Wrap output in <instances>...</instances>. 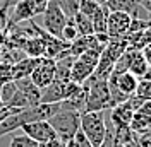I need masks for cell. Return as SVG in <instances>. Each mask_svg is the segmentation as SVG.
I'll list each match as a JSON object with an SVG mask.
<instances>
[{
  "label": "cell",
  "mask_w": 151,
  "mask_h": 147,
  "mask_svg": "<svg viewBox=\"0 0 151 147\" xmlns=\"http://www.w3.org/2000/svg\"><path fill=\"white\" fill-rule=\"evenodd\" d=\"M65 82L53 79L47 87L41 89L40 103H60V101H64V98H65Z\"/></svg>",
  "instance_id": "cell-9"
},
{
  "label": "cell",
  "mask_w": 151,
  "mask_h": 147,
  "mask_svg": "<svg viewBox=\"0 0 151 147\" xmlns=\"http://www.w3.org/2000/svg\"><path fill=\"white\" fill-rule=\"evenodd\" d=\"M9 81H14L12 79V65L5 64V62H0V82H9Z\"/></svg>",
  "instance_id": "cell-24"
},
{
  "label": "cell",
  "mask_w": 151,
  "mask_h": 147,
  "mask_svg": "<svg viewBox=\"0 0 151 147\" xmlns=\"http://www.w3.org/2000/svg\"><path fill=\"white\" fill-rule=\"evenodd\" d=\"M29 79L40 89L47 87L48 84L55 79V60L47 58V56H40V62H38L36 69L31 72Z\"/></svg>",
  "instance_id": "cell-5"
},
{
  "label": "cell",
  "mask_w": 151,
  "mask_h": 147,
  "mask_svg": "<svg viewBox=\"0 0 151 147\" xmlns=\"http://www.w3.org/2000/svg\"><path fill=\"white\" fill-rule=\"evenodd\" d=\"M132 17L125 12L108 10L106 16V34L110 38H124L129 33Z\"/></svg>",
  "instance_id": "cell-6"
},
{
  "label": "cell",
  "mask_w": 151,
  "mask_h": 147,
  "mask_svg": "<svg viewBox=\"0 0 151 147\" xmlns=\"http://www.w3.org/2000/svg\"><path fill=\"white\" fill-rule=\"evenodd\" d=\"M40 58H35V56H24L22 60H19L17 64L12 65V79L17 81V79H24V77H29L31 72L36 69Z\"/></svg>",
  "instance_id": "cell-13"
},
{
  "label": "cell",
  "mask_w": 151,
  "mask_h": 147,
  "mask_svg": "<svg viewBox=\"0 0 151 147\" xmlns=\"http://www.w3.org/2000/svg\"><path fill=\"white\" fill-rule=\"evenodd\" d=\"M41 16H43V29L52 36H57V38L60 36V33H62V29H64V26L67 22V17L64 16L62 9L58 7L57 0H50L48 2L47 9H45V12Z\"/></svg>",
  "instance_id": "cell-4"
},
{
  "label": "cell",
  "mask_w": 151,
  "mask_h": 147,
  "mask_svg": "<svg viewBox=\"0 0 151 147\" xmlns=\"http://www.w3.org/2000/svg\"><path fill=\"white\" fill-rule=\"evenodd\" d=\"M150 2H151V0H150Z\"/></svg>",
  "instance_id": "cell-33"
},
{
  "label": "cell",
  "mask_w": 151,
  "mask_h": 147,
  "mask_svg": "<svg viewBox=\"0 0 151 147\" xmlns=\"http://www.w3.org/2000/svg\"><path fill=\"white\" fill-rule=\"evenodd\" d=\"M9 147H38V142L29 138L26 133H21V135H16V137L10 138Z\"/></svg>",
  "instance_id": "cell-22"
},
{
  "label": "cell",
  "mask_w": 151,
  "mask_h": 147,
  "mask_svg": "<svg viewBox=\"0 0 151 147\" xmlns=\"http://www.w3.org/2000/svg\"><path fill=\"white\" fill-rule=\"evenodd\" d=\"M79 130L86 135L93 147H100L106 133V118L105 111H84L81 113Z\"/></svg>",
  "instance_id": "cell-3"
},
{
  "label": "cell",
  "mask_w": 151,
  "mask_h": 147,
  "mask_svg": "<svg viewBox=\"0 0 151 147\" xmlns=\"http://www.w3.org/2000/svg\"><path fill=\"white\" fill-rule=\"evenodd\" d=\"M57 4L67 19H72L79 12V0H57Z\"/></svg>",
  "instance_id": "cell-18"
},
{
  "label": "cell",
  "mask_w": 151,
  "mask_h": 147,
  "mask_svg": "<svg viewBox=\"0 0 151 147\" xmlns=\"http://www.w3.org/2000/svg\"><path fill=\"white\" fill-rule=\"evenodd\" d=\"M151 70L148 72V75L146 77H142V79H139L137 81V86H136V91H134V94L132 96H136L139 101H150L151 99Z\"/></svg>",
  "instance_id": "cell-16"
},
{
  "label": "cell",
  "mask_w": 151,
  "mask_h": 147,
  "mask_svg": "<svg viewBox=\"0 0 151 147\" xmlns=\"http://www.w3.org/2000/svg\"><path fill=\"white\" fill-rule=\"evenodd\" d=\"M106 16H108V9L101 4V5L98 7V10L91 16L93 34H98V33H106Z\"/></svg>",
  "instance_id": "cell-15"
},
{
  "label": "cell",
  "mask_w": 151,
  "mask_h": 147,
  "mask_svg": "<svg viewBox=\"0 0 151 147\" xmlns=\"http://www.w3.org/2000/svg\"><path fill=\"white\" fill-rule=\"evenodd\" d=\"M100 147H124L120 142H117V138L113 137L112 128L108 127V123H106V133H105V138H103V142H101Z\"/></svg>",
  "instance_id": "cell-23"
},
{
  "label": "cell",
  "mask_w": 151,
  "mask_h": 147,
  "mask_svg": "<svg viewBox=\"0 0 151 147\" xmlns=\"http://www.w3.org/2000/svg\"><path fill=\"white\" fill-rule=\"evenodd\" d=\"M150 65H148V62L144 60V56H142L141 51H136V55H134V58H132L131 62V67H129V70L127 72L134 74L137 79H142V77H146L148 75V72H150Z\"/></svg>",
  "instance_id": "cell-14"
},
{
  "label": "cell",
  "mask_w": 151,
  "mask_h": 147,
  "mask_svg": "<svg viewBox=\"0 0 151 147\" xmlns=\"http://www.w3.org/2000/svg\"><path fill=\"white\" fill-rule=\"evenodd\" d=\"M22 133H26L29 138H33L38 144H43L50 138L57 137L55 130L52 128V125L48 123L47 120H41V121H31V123H24L22 127Z\"/></svg>",
  "instance_id": "cell-7"
},
{
  "label": "cell",
  "mask_w": 151,
  "mask_h": 147,
  "mask_svg": "<svg viewBox=\"0 0 151 147\" xmlns=\"http://www.w3.org/2000/svg\"><path fill=\"white\" fill-rule=\"evenodd\" d=\"M141 53L142 56H144V60L148 62V65H150V69H151V43H148V45L144 46L141 50Z\"/></svg>",
  "instance_id": "cell-28"
},
{
  "label": "cell",
  "mask_w": 151,
  "mask_h": 147,
  "mask_svg": "<svg viewBox=\"0 0 151 147\" xmlns=\"http://www.w3.org/2000/svg\"><path fill=\"white\" fill-rule=\"evenodd\" d=\"M150 147H151V146H150Z\"/></svg>",
  "instance_id": "cell-34"
},
{
  "label": "cell",
  "mask_w": 151,
  "mask_h": 147,
  "mask_svg": "<svg viewBox=\"0 0 151 147\" xmlns=\"http://www.w3.org/2000/svg\"><path fill=\"white\" fill-rule=\"evenodd\" d=\"M72 22H74L76 29L79 33V36H89L93 34V24H91V19L83 16L81 12H77L74 17H72Z\"/></svg>",
  "instance_id": "cell-17"
},
{
  "label": "cell",
  "mask_w": 151,
  "mask_h": 147,
  "mask_svg": "<svg viewBox=\"0 0 151 147\" xmlns=\"http://www.w3.org/2000/svg\"><path fill=\"white\" fill-rule=\"evenodd\" d=\"M77 36H79V33H77V29H76L72 19H67L65 26H64V29H62V33H60V36H58V38H60L62 41H65V43L70 45Z\"/></svg>",
  "instance_id": "cell-20"
},
{
  "label": "cell",
  "mask_w": 151,
  "mask_h": 147,
  "mask_svg": "<svg viewBox=\"0 0 151 147\" xmlns=\"http://www.w3.org/2000/svg\"><path fill=\"white\" fill-rule=\"evenodd\" d=\"M16 86H17L19 91L26 96L29 106H36L38 103H40V98H41V89H40V87H36L29 77L17 79V81H16Z\"/></svg>",
  "instance_id": "cell-12"
},
{
  "label": "cell",
  "mask_w": 151,
  "mask_h": 147,
  "mask_svg": "<svg viewBox=\"0 0 151 147\" xmlns=\"http://www.w3.org/2000/svg\"><path fill=\"white\" fill-rule=\"evenodd\" d=\"M96 2H98V4H105V2H106V0H96Z\"/></svg>",
  "instance_id": "cell-30"
},
{
  "label": "cell",
  "mask_w": 151,
  "mask_h": 147,
  "mask_svg": "<svg viewBox=\"0 0 151 147\" xmlns=\"http://www.w3.org/2000/svg\"><path fill=\"white\" fill-rule=\"evenodd\" d=\"M28 2H29V5H31V9H33V14L35 16H41L45 12L50 0H28Z\"/></svg>",
  "instance_id": "cell-25"
},
{
  "label": "cell",
  "mask_w": 151,
  "mask_h": 147,
  "mask_svg": "<svg viewBox=\"0 0 151 147\" xmlns=\"http://www.w3.org/2000/svg\"><path fill=\"white\" fill-rule=\"evenodd\" d=\"M19 2H22V0H2V4H0V9L10 12V10H12V7H14L16 4H19Z\"/></svg>",
  "instance_id": "cell-27"
},
{
  "label": "cell",
  "mask_w": 151,
  "mask_h": 147,
  "mask_svg": "<svg viewBox=\"0 0 151 147\" xmlns=\"http://www.w3.org/2000/svg\"><path fill=\"white\" fill-rule=\"evenodd\" d=\"M83 87H84L86 92L84 111H108L113 108L112 98H110V89H108V81L94 79L91 75L83 84Z\"/></svg>",
  "instance_id": "cell-1"
},
{
  "label": "cell",
  "mask_w": 151,
  "mask_h": 147,
  "mask_svg": "<svg viewBox=\"0 0 151 147\" xmlns=\"http://www.w3.org/2000/svg\"><path fill=\"white\" fill-rule=\"evenodd\" d=\"M150 79H151V75H150Z\"/></svg>",
  "instance_id": "cell-32"
},
{
  "label": "cell",
  "mask_w": 151,
  "mask_h": 147,
  "mask_svg": "<svg viewBox=\"0 0 151 147\" xmlns=\"http://www.w3.org/2000/svg\"><path fill=\"white\" fill-rule=\"evenodd\" d=\"M150 127H151V99L144 101L139 108H136L131 120V128L136 133L150 128Z\"/></svg>",
  "instance_id": "cell-8"
},
{
  "label": "cell",
  "mask_w": 151,
  "mask_h": 147,
  "mask_svg": "<svg viewBox=\"0 0 151 147\" xmlns=\"http://www.w3.org/2000/svg\"><path fill=\"white\" fill-rule=\"evenodd\" d=\"M79 120H81V113L79 111L64 108L62 103H60V110L57 111L53 116H50L47 121L52 125V128L55 130L57 137L65 144V142H69L74 137L76 132L79 130Z\"/></svg>",
  "instance_id": "cell-2"
},
{
  "label": "cell",
  "mask_w": 151,
  "mask_h": 147,
  "mask_svg": "<svg viewBox=\"0 0 151 147\" xmlns=\"http://www.w3.org/2000/svg\"><path fill=\"white\" fill-rule=\"evenodd\" d=\"M29 19H35V14H33V9L29 5L28 0H22L16 4L12 10H10V16H9V22H7V28L9 26H14V24H22Z\"/></svg>",
  "instance_id": "cell-11"
},
{
  "label": "cell",
  "mask_w": 151,
  "mask_h": 147,
  "mask_svg": "<svg viewBox=\"0 0 151 147\" xmlns=\"http://www.w3.org/2000/svg\"><path fill=\"white\" fill-rule=\"evenodd\" d=\"M0 4H2V0H0Z\"/></svg>",
  "instance_id": "cell-31"
},
{
  "label": "cell",
  "mask_w": 151,
  "mask_h": 147,
  "mask_svg": "<svg viewBox=\"0 0 151 147\" xmlns=\"http://www.w3.org/2000/svg\"><path fill=\"white\" fill-rule=\"evenodd\" d=\"M38 147H65V144L58 137H53L50 140H47V142H43V144H38Z\"/></svg>",
  "instance_id": "cell-26"
},
{
  "label": "cell",
  "mask_w": 151,
  "mask_h": 147,
  "mask_svg": "<svg viewBox=\"0 0 151 147\" xmlns=\"http://www.w3.org/2000/svg\"><path fill=\"white\" fill-rule=\"evenodd\" d=\"M100 5H101V4H98L96 0H79V12H81L83 16L91 19V16L98 10Z\"/></svg>",
  "instance_id": "cell-21"
},
{
  "label": "cell",
  "mask_w": 151,
  "mask_h": 147,
  "mask_svg": "<svg viewBox=\"0 0 151 147\" xmlns=\"http://www.w3.org/2000/svg\"><path fill=\"white\" fill-rule=\"evenodd\" d=\"M108 10H117V12H125L131 17H141L142 7L136 2V0H106L103 4Z\"/></svg>",
  "instance_id": "cell-10"
},
{
  "label": "cell",
  "mask_w": 151,
  "mask_h": 147,
  "mask_svg": "<svg viewBox=\"0 0 151 147\" xmlns=\"http://www.w3.org/2000/svg\"><path fill=\"white\" fill-rule=\"evenodd\" d=\"M17 91V86H16V81H9V82H4L2 87H0V101L4 103L5 106L9 104V101L12 99V96Z\"/></svg>",
  "instance_id": "cell-19"
},
{
  "label": "cell",
  "mask_w": 151,
  "mask_h": 147,
  "mask_svg": "<svg viewBox=\"0 0 151 147\" xmlns=\"http://www.w3.org/2000/svg\"><path fill=\"white\" fill-rule=\"evenodd\" d=\"M5 41H7V31L0 28V48L5 45Z\"/></svg>",
  "instance_id": "cell-29"
}]
</instances>
